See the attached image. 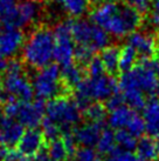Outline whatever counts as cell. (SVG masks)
<instances>
[{"instance_id": "obj_17", "label": "cell", "mask_w": 159, "mask_h": 161, "mask_svg": "<svg viewBox=\"0 0 159 161\" xmlns=\"http://www.w3.org/2000/svg\"><path fill=\"white\" fill-rule=\"evenodd\" d=\"M143 120L145 124V132L149 136L159 139V99L151 98L143 109Z\"/></svg>"}, {"instance_id": "obj_38", "label": "cell", "mask_w": 159, "mask_h": 161, "mask_svg": "<svg viewBox=\"0 0 159 161\" xmlns=\"http://www.w3.org/2000/svg\"><path fill=\"white\" fill-rule=\"evenodd\" d=\"M151 23L159 30V0H152V13H151Z\"/></svg>"}, {"instance_id": "obj_28", "label": "cell", "mask_w": 159, "mask_h": 161, "mask_svg": "<svg viewBox=\"0 0 159 161\" xmlns=\"http://www.w3.org/2000/svg\"><path fill=\"white\" fill-rule=\"evenodd\" d=\"M115 138L117 146L125 151L132 152L137 147V139L131 135L126 130H118L115 132Z\"/></svg>"}, {"instance_id": "obj_18", "label": "cell", "mask_w": 159, "mask_h": 161, "mask_svg": "<svg viewBox=\"0 0 159 161\" xmlns=\"http://www.w3.org/2000/svg\"><path fill=\"white\" fill-rule=\"evenodd\" d=\"M137 157L144 161H157L159 159V139L145 136L137 142Z\"/></svg>"}, {"instance_id": "obj_44", "label": "cell", "mask_w": 159, "mask_h": 161, "mask_svg": "<svg viewBox=\"0 0 159 161\" xmlns=\"http://www.w3.org/2000/svg\"><path fill=\"white\" fill-rule=\"evenodd\" d=\"M155 93L157 94V98L159 99V78H158V81H157V85H156V90H155Z\"/></svg>"}, {"instance_id": "obj_23", "label": "cell", "mask_w": 159, "mask_h": 161, "mask_svg": "<svg viewBox=\"0 0 159 161\" xmlns=\"http://www.w3.org/2000/svg\"><path fill=\"white\" fill-rule=\"evenodd\" d=\"M116 147H117V143H116L115 132H112L109 128H104L100 139H98L97 145H96L97 153L98 154H103V155H108Z\"/></svg>"}, {"instance_id": "obj_33", "label": "cell", "mask_w": 159, "mask_h": 161, "mask_svg": "<svg viewBox=\"0 0 159 161\" xmlns=\"http://www.w3.org/2000/svg\"><path fill=\"white\" fill-rule=\"evenodd\" d=\"M85 72L91 78H98V76H102L105 74V68H104V65L102 63L100 55H95L90 60V63L85 66Z\"/></svg>"}, {"instance_id": "obj_6", "label": "cell", "mask_w": 159, "mask_h": 161, "mask_svg": "<svg viewBox=\"0 0 159 161\" xmlns=\"http://www.w3.org/2000/svg\"><path fill=\"white\" fill-rule=\"evenodd\" d=\"M5 91L14 100L20 103H31L34 98V90L32 82L23 74L22 65L18 60L8 61L7 69L5 72L3 84Z\"/></svg>"}, {"instance_id": "obj_31", "label": "cell", "mask_w": 159, "mask_h": 161, "mask_svg": "<svg viewBox=\"0 0 159 161\" xmlns=\"http://www.w3.org/2000/svg\"><path fill=\"white\" fill-rule=\"evenodd\" d=\"M95 51H93L91 48H89L87 46H76L75 48V60L79 63L80 66L85 67L90 60L95 57Z\"/></svg>"}, {"instance_id": "obj_41", "label": "cell", "mask_w": 159, "mask_h": 161, "mask_svg": "<svg viewBox=\"0 0 159 161\" xmlns=\"http://www.w3.org/2000/svg\"><path fill=\"white\" fill-rule=\"evenodd\" d=\"M7 66H8V61H7L6 58H4L3 55H0V75L6 72Z\"/></svg>"}, {"instance_id": "obj_48", "label": "cell", "mask_w": 159, "mask_h": 161, "mask_svg": "<svg viewBox=\"0 0 159 161\" xmlns=\"http://www.w3.org/2000/svg\"><path fill=\"white\" fill-rule=\"evenodd\" d=\"M36 1H38V0H36Z\"/></svg>"}, {"instance_id": "obj_46", "label": "cell", "mask_w": 159, "mask_h": 161, "mask_svg": "<svg viewBox=\"0 0 159 161\" xmlns=\"http://www.w3.org/2000/svg\"><path fill=\"white\" fill-rule=\"evenodd\" d=\"M138 161H144V160H141V159H139V160H138Z\"/></svg>"}, {"instance_id": "obj_25", "label": "cell", "mask_w": 159, "mask_h": 161, "mask_svg": "<svg viewBox=\"0 0 159 161\" xmlns=\"http://www.w3.org/2000/svg\"><path fill=\"white\" fill-rule=\"evenodd\" d=\"M106 108L102 103H91L88 107L83 111L84 116L87 118L89 122L95 124H105L106 118Z\"/></svg>"}, {"instance_id": "obj_16", "label": "cell", "mask_w": 159, "mask_h": 161, "mask_svg": "<svg viewBox=\"0 0 159 161\" xmlns=\"http://www.w3.org/2000/svg\"><path fill=\"white\" fill-rule=\"evenodd\" d=\"M46 146V139L41 130L29 128L20 139L17 151L23 157H34L42 147Z\"/></svg>"}, {"instance_id": "obj_29", "label": "cell", "mask_w": 159, "mask_h": 161, "mask_svg": "<svg viewBox=\"0 0 159 161\" xmlns=\"http://www.w3.org/2000/svg\"><path fill=\"white\" fill-rule=\"evenodd\" d=\"M41 130L44 133V139H47L48 141H53L56 139L62 138V130L60 128V126L56 125L54 121H52L50 119H48L47 116H44L42 122H41Z\"/></svg>"}, {"instance_id": "obj_21", "label": "cell", "mask_w": 159, "mask_h": 161, "mask_svg": "<svg viewBox=\"0 0 159 161\" xmlns=\"http://www.w3.org/2000/svg\"><path fill=\"white\" fill-rule=\"evenodd\" d=\"M84 68L80 65L71 64L67 67L61 68V80L68 91L75 90L77 85L84 78Z\"/></svg>"}, {"instance_id": "obj_32", "label": "cell", "mask_w": 159, "mask_h": 161, "mask_svg": "<svg viewBox=\"0 0 159 161\" xmlns=\"http://www.w3.org/2000/svg\"><path fill=\"white\" fill-rule=\"evenodd\" d=\"M126 130L136 139L141 138L143 134L145 133V124H144V120H143V116L138 115L136 113V115L133 116L132 120L130 121V124L126 127Z\"/></svg>"}, {"instance_id": "obj_42", "label": "cell", "mask_w": 159, "mask_h": 161, "mask_svg": "<svg viewBox=\"0 0 159 161\" xmlns=\"http://www.w3.org/2000/svg\"><path fill=\"white\" fill-rule=\"evenodd\" d=\"M9 148H6L4 146H0V161H5V158H6V154L8 152Z\"/></svg>"}, {"instance_id": "obj_15", "label": "cell", "mask_w": 159, "mask_h": 161, "mask_svg": "<svg viewBox=\"0 0 159 161\" xmlns=\"http://www.w3.org/2000/svg\"><path fill=\"white\" fill-rule=\"evenodd\" d=\"M104 128H105V124H95V122L87 121L85 124L77 126L73 130V135L77 145L91 148L93 146L97 145L98 139Z\"/></svg>"}, {"instance_id": "obj_10", "label": "cell", "mask_w": 159, "mask_h": 161, "mask_svg": "<svg viewBox=\"0 0 159 161\" xmlns=\"http://www.w3.org/2000/svg\"><path fill=\"white\" fill-rule=\"evenodd\" d=\"M40 14V5L36 0H21L8 17L0 23L6 28H22L34 23Z\"/></svg>"}, {"instance_id": "obj_20", "label": "cell", "mask_w": 159, "mask_h": 161, "mask_svg": "<svg viewBox=\"0 0 159 161\" xmlns=\"http://www.w3.org/2000/svg\"><path fill=\"white\" fill-rule=\"evenodd\" d=\"M122 47L116 45H109L106 48L101 51L100 58L104 65L105 72L110 75H114L119 71V59H121Z\"/></svg>"}, {"instance_id": "obj_40", "label": "cell", "mask_w": 159, "mask_h": 161, "mask_svg": "<svg viewBox=\"0 0 159 161\" xmlns=\"http://www.w3.org/2000/svg\"><path fill=\"white\" fill-rule=\"evenodd\" d=\"M9 100H12V98L8 95V93L5 91L4 86L0 85V103H3L5 105V103H7V101H9Z\"/></svg>"}, {"instance_id": "obj_27", "label": "cell", "mask_w": 159, "mask_h": 161, "mask_svg": "<svg viewBox=\"0 0 159 161\" xmlns=\"http://www.w3.org/2000/svg\"><path fill=\"white\" fill-rule=\"evenodd\" d=\"M123 97H124L125 105L128 107L131 108V109H133L135 112L144 109V107H145V103H146L145 95L141 91L138 90L125 91V92H123Z\"/></svg>"}, {"instance_id": "obj_9", "label": "cell", "mask_w": 159, "mask_h": 161, "mask_svg": "<svg viewBox=\"0 0 159 161\" xmlns=\"http://www.w3.org/2000/svg\"><path fill=\"white\" fill-rule=\"evenodd\" d=\"M55 52L54 60L61 68L67 67L75 60V41L71 36V20L58 24L54 30Z\"/></svg>"}, {"instance_id": "obj_7", "label": "cell", "mask_w": 159, "mask_h": 161, "mask_svg": "<svg viewBox=\"0 0 159 161\" xmlns=\"http://www.w3.org/2000/svg\"><path fill=\"white\" fill-rule=\"evenodd\" d=\"M71 36L77 46H87L93 51H103L109 46V34L101 27L84 19L71 20Z\"/></svg>"}, {"instance_id": "obj_3", "label": "cell", "mask_w": 159, "mask_h": 161, "mask_svg": "<svg viewBox=\"0 0 159 161\" xmlns=\"http://www.w3.org/2000/svg\"><path fill=\"white\" fill-rule=\"evenodd\" d=\"M118 81L114 75L104 74L98 78L85 76L75 88V103L83 112L91 103L106 101L118 92Z\"/></svg>"}, {"instance_id": "obj_45", "label": "cell", "mask_w": 159, "mask_h": 161, "mask_svg": "<svg viewBox=\"0 0 159 161\" xmlns=\"http://www.w3.org/2000/svg\"><path fill=\"white\" fill-rule=\"evenodd\" d=\"M1 113L3 112H1V107H0V116H1Z\"/></svg>"}, {"instance_id": "obj_1", "label": "cell", "mask_w": 159, "mask_h": 161, "mask_svg": "<svg viewBox=\"0 0 159 161\" xmlns=\"http://www.w3.org/2000/svg\"><path fill=\"white\" fill-rule=\"evenodd\" d=\"M90 20L108 34L124 38L141 26V14L122 0H101L90 12Z\"/></svg>"}, {"instance_id": "obj_35", "label": "cell", "mask_w": 159, "mask_h": 161, "mask_svg": "<svg viewBox=\"0 0 159 161\" xmlns=\"http://www.w3.org/2000/svg\"><path fill=\"white\" fill-rule=\"evenodd\" d=\"M123 3L136 9L138 13L144 14L147 13V11L152 6V0H122Z\"/></svg>"}, {"instance_id": "obj_43", "label": "cell", "mask_w": 159, "mask_h": 161, "mask_svg": "<svg viewBox=\"0 0 159 161\" xmlns=\"http://www.w3.org/2000/svg\"><path fill=\"white\" fill-rule=\"evenodd\" d=\"M18 161H34V159L31 157H23V155H21Z\"/></svg>"}, {"instance_id": "obj_37", "label": "cell", "mask_w": 159, "mask_h": 161, "mask_svg": "<svg viewBox=\"0 0 159 161\" xmlns=\"http://www.w3.org/2000/svg\"><path fill=\"white\" fill-rule=\"evenodd\" d=\"M18 4V0H0V21L8 17L17 8Z\"/></svg>"}, {"instance_id": "obj_5", "label": "cell", "mask_w": 159, "mask_h": 161, "mask_svg": "<svg viewBox=\"0 0 159 161\" xmlns=\"http://www.w3.org/2000/svg\"><path fill=\"white\" fill-rule=\"evenodd\" d=\"M46 116L60 126L62 134L71 133L81 120V109L75 100L64 97L53 99L46 105ZM62 135V136H63Z\"/></svg>"}, {"instance_id": "obj_12", "label": "cell", "mask_w": 159, "mask_h": 161, "mask_svg": "<svg viewBox=\"0 0 159 161\" xmlns=\"http://www.w3.org/2000/svg\"><path fill=\"white\" fill-rule=\"evenodd\" d=\"M128 45L131 46L141 60L158 58V41L153 36L144 32H135L128 38Z\"/></svg>"}, {"instance_id": "obj_22", "label": "cell", "mask_w": 159, "mask_h": 161, "mask_svg": "<svg viewBox=\"0 0 159 161\" xmlns=\"http://www.w3.org/2000/svg\"><path fill=\"white\" fill-rule=\"evenodd\" d=\"M54 3L60 6L68 15L79 18L87 12L90 0H54Z\"/></svg>"}, {"instance_id": "obj_11", "label": "cell", "mask_w": 159, "mask_h": 161, "mask_svg": "<svg viewBox=\"0 0 159 161\" xmlns=\"http://www.w3.org/2000/svg\"><path fill=\"white\" fill-rule=\"evenodd\" d=\"M46 105L44 101L36 100L35 103H20L15 120L23 127L38 128L44 118Z\"/></svg>"}, {"instance_id": "obj_4", "label": "cell", "mask_w": 159, "mask_h": 161, "mask_svg": "<svg viewBox=\"0 0 159 161\" xmlns=\"http://www.w3.org/2000/svg\"><path fill=\"white\" fill-rule=\"evenodd\" d=\"M32 86L36 99L44 103L46 100L50 101L63 97V94L69 92L61 80V67L58 64H50L47 67L40 69L34 76Z\"/></svg>"}, {"instance_id": "obj_34", "label": "cell", "mask_w": 159, "mask_h": 161, "mask_svg": "<svg viewBox=\"0 0 159 161\" xmlns=\"http://www.w3.org/2000/svg\"><path fill=\"white\" fill-rule=\"evenodd\" d=\"M73 158L75 161H102L100 154L95 149L89 147L79 148Z\"/></svg>"}, {"instance_id": "obj_36", "label": "cell", "mask_w": 159, "mask_h": 161, "mask_svg": "<svg viewBox=\"0 0 159 161\" xmlns=\"http://www.w3.org/2000/svg\"><path fill=\"white\" fill-rule=\"evenodd\" d=\"M124 105H125V101H124L123 93H119V92L115 93L112 97H110V98L104 103V106H105L108 112H112V111H115L117 108L122 107Z\"/></svg>"}, {"instance_id": "obj_30", "label": "cell", "mask_w": 159, "mask_h": 161, "mask_svg": "<svg viewBox=\"0 0 159 161\" xmlns=\"http://www.w3.org/2000/svg\"><path fill=\"white\" fill-rule=\"evenodd\" d=\"M138 160H139V158L136 154H133L130 151H125V149L118 147V146L111 153L105 155V161H138Z\"/></svg>"}, {"instance_id": "obj_26", "label": "cell", "mask_w": 159, "mask_h": 161, "mask_svg": "<svg viewBox=\"0 0 159 161\" xmlns=\"http://www.w3.org/2000/svg\"><path fill=\"white\" fill-rule=\"evenodd\" d=\"M47 149H48L49 158L52 161H68L70 159L62 138L49 141Z\"/></svg>"}, {"instance_id": "obj_19", "label": "cell", "mask_w": 159, "mask_h": 161, "mask_svg": "<svg viewBox=\"0 0 159 161\" xmlns=\"http://www.w3.org/2000/svg\"><path fill=\"white\" fill-rule=\"evenodd\" d=\"M135 115H136V112L128 107L126 105H124L122 107L110 112V115L108 118V122L112 130H126L128 125Z\"/></svg>"}, {"instance_id": "obj_39", "label": "cell", "mask_w": 159, "mask_h": 161, "mask_svg": "<svg viewBox=\"0 0 159 161\" xmlns=\"http://www.w3.org/2000/svg\"><path fill=\"white\" fill-rule=\"evenodd\" d=\"M33 159H34V161H52V160H50V158H49L48 149H47V147H46V146L41 148L39 152L34 155V158H33Z\"/></svg>"}, {"instance_id": "obj_8", "label": "cell", "mask_w": 159, "mask_h": 161, "mask_svg": "<svg viewBox=\"0 0 159 161\" xmlns=\"http://www.w3.org/2000/svg\"><path fill=\"white\" fill-rule=\"evenodd\" d=\"M159 76L150 69L144 63H139L129 72L121 74L118 80V87L122 92L130 90H138L145 94L153 93Z\"/></svg>"}, {"instance_id": "obj_24", "label": "cell", "mask_w": 159, "mask_h": 161, "mask_svg": "<svg viewBox=\"0 0 159 161\" xmlns=\"http://www.w3.org/2000/svg\"><path fill=\"white\" fill-rule=\"evenodd\" d=\"M138 54L136 51L129 45H125L121 49V59H119V71L124 72L131 71L137 65Z\"/></svg>"}, {"instance_id": "obj_2", "label": "cell", "mask_w": 159, "mask_h": 161, "mask_svg": "<svg viewBox=\"0 0 159 161\" xmlns=\"http://www.w3.org/2000/svg\"><path fill=\"white\" fill-rule=\"evenodd\" d=\"M55 36L54 31L48 27H39L26 40L22 48L25 63L33 68H42L49 66L54 60Z\"/></svg>"}, {"instance_id": "obj_14", "label": "cell", "mask_w": 159, "mask_h": 161, "mask_svg": "<svg viewBox=\"0 0 159 161\" xmlns=\"http://www.w3.org/2000/svg\"><path fill=\"white\" fill-rule=\"evenodd\" d=\"M23 133V126L15 119L8 118L4 114L0 116V146L6 148L18 146Z\"/></svg>"}, {"instance_id": "obj_13", "label": "cell", "mask_w": 159, "mask_h": 161, "mask_svg": "<svg viewBox=\"0 0 159 161\" xmlns=\"http://www.w3.org/2000/svg\"><path fill=\"white\" fill-rule=\"evenodd\" d=\"M25 42L21 30L0 27V55L11 58L18 53Z\"/></svg>"}, {"instance_id": "obj_47", "label": "cell", "mask_w": 159, "mask_h": 161, "mask_svg": "<svg viewBox=\"0 0 159 161\" xmlns=\"http://www.w3.org/2000/svg\"><path fill=\"white\" fill-rule=\"evenodd\" d=\"M97 1H101V0H97Z\"/></svg>"}]
</instances>
